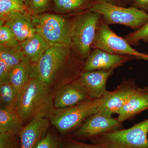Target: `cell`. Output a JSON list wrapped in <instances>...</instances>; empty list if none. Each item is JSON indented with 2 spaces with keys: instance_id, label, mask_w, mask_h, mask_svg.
<instances>
[{
  "instance_id": "1",
  "label": "cell",
  "mask_w": 148,
  "mask_h": 148,
  "mask_svg": "<svg viewBox=\"0 0 148 148\" xmlns=\"http://www.w3.org/2000/svg\"><path fill=\"white\" fill-rule=\"evenodd\" d=\"M53 98L50 86L33 77L19 92L13 109L23 122L36 117L49 119L55 109Z\"/></svg>"
},
{
  "instance_id": "2",
  "label": "cell",
  "mask_w": 148,
  "mask_h": 148,
  "mask_svg": "<svg viewBox=\"0 0 148 148\" xmlns=\"http://www.w3.org/2000/svg\"><path fill=\"white\" fill-rule=\"evenodd\" d=\"M100 14L89 10L76 14L71 20L72 48L82 61L86 59L91 52Z\"/></svg>"
},
{
  "instance_id": "3",
  "label": "cell",
  "mask_w": 148,
  "mask_h": 148,
  "mask_svg": "<svg viewBox=\"0 0 148 148\" xmlns=\"http://www.w3.org/2000/svg\"><path fill=\"white\" fill-rule=\"evenodd\" d=\"M148 118L127 129L101 134L90 140L103 148H148Z\"/></svg>"
},
{
  "instance_id": "4",
  "label": "cell",
  "mask_w": 148,
  "mask_h": 148,
  "mask_svg": "<svg viewBox=\"0 0 148 148\" xmlns=\"http://www.w3.org/2000/svg\"><path fill=\"white\" fill-rule=\"evenodd\" d=\"M101 99H90L64 108L55 109L49 117L50 123L62 134L77 128L88 117L97 112Z\"/></svg>"
},
{
  "instance_id": "5",
  "label": "cell",
  "mask_w": 148,
  "mask_h": 148,
  "mask_svg": "<svg viewBox=\"0 0 148 148\" xmlns=\"http://www.w3.org/2000/svg\"><path fill=\"white\" fill-rule=\"evenodd\" d=\"M36 33L51 46L71 47V21L52 14L31 15Z\"/></svg>"
},
{
  "instance_id": "6",
  "label": "cell",
  "mask_w": 148,
  "mask_h": 148,
  "mask_svg": "<svg viewBox=\"0 0 148 148\" xmlns=\"http://www.w3.org/2000/svg\"><path fill=\"white\" fill-rule=\"evenodd\" d=\"M88 10L100 14L106 24H121L137 31L148 21V13L131 6L124 7L108 3L95 2Z\"/></svg>"
},
{
  "instance_id": "7",
  "label": "cell",
  "mask_w": 148,
  "mask_h": 148,
  "mask_svg": "<svg viewBox=\"0 0 148 148\" xmlns=\"http://www.w3.org/2000/svg\"><path fill=\"white\" fill-rule=\"evenodd\" d=\"M91 48L101 49L113 54L131 56L136 59L148 61V53L133 48L125 38L115 34L102 18L98 22Z\"/></svg>"
},
{
  "instance_id": "8",
  "label": "cell",
  "mask_w": 148,
  "mask_h": 148,
  "mask_svg": "<svg viewBox=\"0 0 148 148\" xmlns=\"http://www.w3.org/2000/svg\"><path fill=\"white\" fill-rule=\"evenodd\" d=\"M71 47L51 46L34 65L33 77L51 86L66 65Z\"/></svg>"
},
{
  "instance_id": "9",
  "label": "cell",
  "mask_w": 148,
  "mask_h": 148,
  "mask_svg": "<svg viewBox=\"0 0 148 148\" xmlns=\"http://www.w3.org/2000/svg\"><path fill=\"white\" fill-rule=\"evenodd\" d=\"M124 128L123 123L117 117L95 113L86 119L74 131L71 138L81 141L90 140L98 135L113 130Z\"/></svg>"
},
{
  "instance_id": "10",
  "label": "cell",
  "mask_w": 148,
  "mask_h": 148,
  "mask_svg": "<svg viewBox=\"0 0 148 148\" xmlns=\"http://www.w3.org/2000/svg\"><path fill=\"white\" fill-rule=\"evenodd\" d=\"M138 88L134 80L123 79L113 90L105 91L97 112L110 116L114 114H119Z\"/></svg>"
},
{
  "instance_id": "11",
  "label": "cell",
  "mask_w": 148,
  "mask_h": 148,
  "mask_svg": "<svg viewBox=\"0 0 148 148\" xmlns=\"http://www.w3.org/2000/svg\"><path fill=\"white\" fill-rule=\"evenodd\" d=\"M114 70L82 72L73 82L78 86L91 99H100L107 90V81Z\"/></svg>"
},
{
  "instance_id": "12",
  "label": "cell",
  "mask_w": 148,
  "mask_h": 148,
  "mask_svg": "<svg viewBox=\"0 0 148 148\" xmlns=\"http://www.w3.org/2000/svg\"><path fill=\"white\" fill-rule=\"evenodd\" d=\"M134 59L131 56L113 54L94 49L85 60L82 72L115 70Z\"/></svg>"
},
{
  "instance_id": "13",
  "label": "cell",
  "mask_w": 148,
  "mask_h": 148,
  "mask_svg": "<svg viewBox=\"0 0 148 148\" xmlns=\"http://www.w3.org/2000/svg\"><path fill=\"white\" fill-rule=\"evenodd\" d=\"M49 119L36 117L24 126L19 135L21 148H35L47 133L50 125Z\"/></svg>"
},
{
  "instance_id": "14",
  "label": "cell",
  "mask_w": 148,
  "mask_h": 148,
  "mask_svg": "<svg viewBox=\"0 0 148 148\" xmlns=\"http://www.w3.org/2000/svg\"><path fill=\"white\" fill-rule=\"evenodd\" d=\"M90 99L78 86L71 82L56 90L53 95V105L55 109L64 108Z\"/></svg>"
},
{
  "instance_id": "15",
  "label": "cell",
  "mask_w": 148,
  "mask_h": 148,
  "mask_svg": "<svg viewBox=\"0 0 148 148\" xmlns=\"http://www.w3.org/2000/svg\"><path fill=\"white\" fill-rule=\"evenodd\" d=\"M3 21H4V25L11 30L20 42L36 33L32 23L31 14L27 11L14 14Z\"/></svg>"
},
{
  "instance_id": "16",
  "label": "cell",
  "mask_w": 148,
  "mask_h": 148,
  "mask_svg": "<svg viewBox=\"0 0 148 148\" xmlns=\"http://www.w3.org/2000/svg\"><path fill=\"white\" fill-rule=\"evenodd\" d=\"M148 110V85L138 87L121 109L117 117L122 123L131 120L144 111Z\"/></svg>"
},
{
  "instance_id": "17",
  "label": "cell",
  "mask_w": 148,
  "mask_h": 148,
  "mask_svg": "<svg viewBox=\"0 0 148 148\" xmlns=\"http://www.w3.org/2000/svg\"><path fill=\"white\" fill-rule=\"evenodd\" d=\"M51 46L43 37L37 33L21 43V49L24 57L34 65Z\"/></svg>"
},
{
  "instance_id": "18",
  "label": "cell",
  "mask_w": 148,
  "mask_h": 148,
  "mask_svg": "<svg viewBox=\"0 0 148 148\" xmlns=\"http://www.w3.org/2000/svg\"><path fill=\"white\" fill-rule=\"evenodd\" d=\"M34 65L26 58L11 70L9 82L20 92L32 78Z\"/></svg>"
},
{
  "instance_id": "19",
  "label": "cell",
  "mask_w": 148,
  "mask_h": 148,
  "mask_svg": "<svg viewBox=\"0 0 148 148\" xmlns=\"http://www.w3.org/2000/svg\"><path fill=\"white\" fill-rule=\"evenodd\" d=\"M23 123L13 109L1 108L0 132L12 133L19 136L24 127Z\"/></svg>"
},
{
  "instance_id": "20",
  "label": "cell",
  "mask_w": 148,
  "mask_h": 148,
  "mask_svg": "<svg viewBox=\"0 0 148 148\" xmlns=\"http://www.w3.org/2000/svg\"><path fill=\"white\" fill-rule=\"evenodd\" d=\"M54 8L61 12H77L88 10L94 2L92 0H53Z\"/></svg>"
},
{
  "instance_id": "21",
  "label": "cell",
  "mask_w": 148,
  "mask_h": 148,
  "mask_svg": "<svg viewBox=\"0 0 148 148\" xmlns=\"http://www.w3.org/2000/svg\"><path fill=\"white\" fill-rule=\"evenodd\" d=\"M0 59L2 60L12 70L25 58L22 53L21 47L0 46Z\"/></svg>"
},
{
  "instance_id": "22",
  "label": "cell",
  "mask_w": 148,
  "mask_h": 148,
  "mask_svg": "<svg viewBox=\"0 0 148 148\" xmlns=\"http://www.w3.org/2000/svg\"><path fill=\"white\" fill-rule=\"evenodd\" d=\"M19 91L10 83L0 84L1 108L13 109Z\"/></svg>"
},
{
  "instance_id": "23",
  "label": "cell",
  "mask_w": 148,
  "mask_h": 148,
  "mask_svg": "<svg viewBox=\"0 0 148 148\" xmlns=\"http://www.w3.org/2000/svg\"><path fill=\"white\" fill-rule=\"evenodd\" d=\"M27 11L24 3L14 1L10 0H0V18L4 20L12 14Z\"/></svg>"
},
{
  "instance_id": "24",
  "label": "cell",
  "mask_w": 148,
  "mask_h": 148,
  "mask_svg": "<svg viewBox=\"0 0 148 148\" xmlns=\"http://www.w3.org/2000/svg\"><path fill=\"white\" fill-rule=\"evenodd\" d=\"M0 46L21 47V42L17 40L11 30L5 25L0 27Z\"/></svg>"
},
{
  "instance_id": "25",
  "label": "cell",
  "mask_w": 148,
  "mask_h": 148,
  "mask_svg": "<svg viewBox=\"0 0 148 148\" xmlns=\"http://www.w3.org/2000/svg\"><path fill=\"white\" fill-rule=\"evenodd\" d=\"M124 38L131 46H138L140 41L148 43V21L140 29L129 33Z\"/></svg>"
},
{
  "instance_id": "26",
  "label": "cell",
  "mask_w": 148,
  "mask_h": 148,
  "mask_svg": "<svg viewBox=\"0 0 148 148\" xmlns=\"http://www.w3.org/2000/svg\"><path fill=\"white\" fill-rule=\"evenodd\" d=\"M51 0H26L25 5L31 15L41 14L47 10Z\"/></svg>"
},
{
  "instance_id": "27",
  "label": "cell",
  "mask_w": 148,
  "mask_h": 148,
  "mask_svg": "<svg viewBox=\"0 0 148 148\" xmlns=\"http://www.w3.org/2000/svg\"><path fill=\"white\" fill-rule=\"evenodd\" d=\"M0 148H21L19 136L12 133L0 132Z\"/></svg>"
},
{
  "instance_id": "28",
  "label": "cell",
  "mask_w": 148,
  "mask_h": 148,
  "mask_svg": "<svg viewBox=\"0 0 148 148\" xmlns=\"http://www.w3.org/2000/svg\"><path fill=\"white\" fill-rule=\"evenodd\" d=\"M62 140L52 132L47 133L35 148H61Z\"/></svg>"
},
{
  "instance_id": "29",
  "label": "cell",
  "mask_w": 148,
  "mask_h": 148,
  "mask_svg": "<svg viewBox=\"0 0 148 148\" xmlns=\"http://www.w3.org/2000/svg\"><path fill=\"white\" fill-rule=\"evenodd\" d=\"M61 148H103L98 144H88L75 140L71 138L62 141Z\"/></svg>"
},
{
  "instance_id": "30",
  "label": "cell",
  "mask_w": 148,
  "mask_h": 148,
  "mask_svg": "<svg viewBox=\"0 0 148 148\" xmlns=\"http://www.w3.org/2000/svg\"><path fill=\"white\" fill-rule=\"evenodd\" d=\"M11 69L7 64L0 59V84L9 82Z\"/></svg>"
},
{
  "instance_id": "31",
  "label": "cell",
  "mask_w": 148,
  "mask_h": 148,
  "mask_svg": "<svg viewBox=\"0 0 148 148\" xmlns=\"http://www.w3.org/2000/svg\"><path fill=\"white\" fill-rule=\"evenodd\" d=\"M131 6L136 8L148 13V0H133Z\"/></svg>"
},
{
  "instance_id": "32",
  "label": "cell",
  "mask_w": 148,
  "mask_h": 148,
  "mask_svg": "<svg viewBox=\"0 0 148 148\" xmlns=\"http://www.w3.org/2000/svg\"><path fill=\"white\" fill-rule=\"evenodd\" d=\"M94 3L101 2L108 3L119 6L127 7L128 5L125 2L124 0H92Z\"/></svg>"
},
{
  "instance_id": "33",
  "label": "cell",
  "mask_w": 148,
  "mask_h": 148,
  "mask_svg": "<svg viewBox=\"0 0 148 148\" xmlns=\"http://www.w3.org/2000/svg\"><path fill=\"white\" fill-rule=\"evenodd\" d=\"M124 1L127 5H131L133 0H124Z\"/></svg>"
},
{
  "instance_id": "34",
  "label": "cell",
  "mask_w": 148,
  "mask_h": 148,
  "mask_svg": "<svg viewBox=\"0 0 148 148\" xmlns=\"http://www.w3.org/2000/svg\"><path fill=\"white\" fill-rule=\"evenodd\" d=\"M10 1H14L18 2L24 3H25L26 0H10Z\"/></svg>"
}]
</instances>
